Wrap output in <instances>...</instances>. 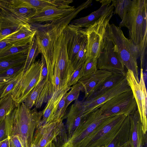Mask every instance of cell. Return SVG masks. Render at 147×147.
<instances>
[{"label": "cell", "instance_id": "1", "mask_svg": "<svg viewBox=\"0 0 147 147\" xmlns=\"http://www.w3.org/2000/svg\"><path fill=\"white\" fill-rule=\"evenodd\" d=\"M92 1L82 3L69 15L45 24H29L35 30V37L40 53L44 58L47 65L51 64L54 48L57 38L72 19L83 10L90 7Z\"/></svg>", "mask_w": 147, "mask_h": 147}, {"label": "cell", "instance_id": "2", "mask_svg": "<svg viewBox=\"0 0 147 147\" xmlns=\"http://www.w3.org/2000/svg\"><path fill=\"white\" fill-rule=\"evenodd\" d=\"M42 112L30 109L23 102L7 115L8 136H17L22 147H32L34 131L40 125Z\"/></svg>", "mask_w": 147, "mask_h": 147}, {"label": "cell", "instance_id": "3", "mask_svg": "<svg viewBox=\"0 0 147 147\" xmlns=\"http://www.w3.org/2000/svg\"><path fill=\"white\" fill-rule=\"evenodd\" d=\"M124 27L128 29L129 39L138 49L141 68L143 69L147 54L146 0H132Z\"/></svg>", "mask_w": 147, "mask_h": 147}, {"label": "cell", "instance_id": "4", "mask_svg": "<svg viewBox=\"0 0 147 147\" xmlns=\"http://www.w3.org/2000/svg\"><path fill=\"white\" fill-rule=\"evenodd\" d=\"M108 37L112 41L114 51L127 70L132 71L139 82L137 59L139 53L137 47L125 36L121 28L113 24L109 25Z\"/></svg>", "mask_w": 147, "mask_h": 147}, {"label": "cell", "instance_id": "5", "mask_svg": "<svg viewBox=\"0 0 147 147\" xmlns=\"http://www.w3.org/2000/svg\"><path fill=\"white\" fill-rule=\"evenodd\" d=\"M114 7L110 6L101 17L89 27L84 28L87 40V59H97L107 42L109 22L113 13Z\"/></svg>", "mask_w": 147, "mask_h": 147}, {"label": "cell", "instance_id": "6", "mask_svg": "<svg viewBox=\"0 0 147 147\" xmlns=\"http://www.w3.org/2000/svg\"><path fill=\"white\" fill-rule=\"evenodd\" d=\"M127 115L108 117L80 144L78 147H99L108 145L119 130Z\"/></svg>", "mask_w": 147, "mask_h": 147}, {"label": "cell", "instance_id": "7", "mask_svg": "<svg viewBox=\"0 0 147 147\" xmlns=\"http://www.w3.org/2000/svg\"><path fill=\"white\" fill-rule=\"evenodd\" d=\"M98 108L106 117L119 115H129L138 109L131 90L116 96L100 105Z\"/></svg>", "mask_w": 147, "mask_h": 147}, {"label": "cell", "instance_id": "8", "mask_svg": "<svg viewBox=\"0 0 147 147\" xmlns=\"http://www.w3.org/2000/svg\"><path fill=\"white\" fill-rule=\"evenodd\" d=\"M61 119L36 129L33 137L32 147H45L49 142L55 141L58 144L67 137L65 125Z\"/></svg>", "mask_w": 147, "mask_h": 147}, {"label": "cell", "instance_id": "9", "mask_svg": "<svg viewBox=\"0 0 147 147\" xmlns=\"http://www.w3.org/2000/svg\"><path fill=\"white\" fill-rule=\"evenodd\" d=\"M52 64L57 69L61 79L67 83L74 70L68 56L65 29L55 42L53 50Z\"/></svg>", "mask_w": 147, "mask_h": 147}, {"label": "cell", "instance_id": "10", "mask_svg": "<svg viewBox=\"0 0 147 147\" xmlns=\"http://www.w3.org/2000/svg\"><path fill=\"white\" fill-rule=\"evenodd\" d=\"M126 78L136 102L144 133L146 134L147 129V94L143 69H140V80L139 82L136 80L132 71L130 70H127Z\"/></svg>", "mask_w": 147, "mask_h": 147}, {"label": "cell", "instance_id": "11", "mask_svg": "<svg viewBox=\"0 0 147 147\" xmlns=\"http://www.w3.org/2000/svg\"><path fill=\"white\" fill-rule=\"evenodd\" d=\"M41 66L40 60L33 63L13 89L11 96L17 104L23 102L36 85L40 77Z\"/></svg>", "mask_w": 147, "mask_h": 147}, {"label": "cell", "instance_id": "12", "mask_svg": "<svg viewBox=\"0 0 147 147\" xmlns=\"http://www.w3.org/2000/svg\"><path fill=\"white\" fill-rule=\"evenodd\" d=\"M109 117L103 115L99 108L88 114L82 124L60 147H78L81 142Z\"/></svg>", "mask_w": 147, "mask_h": 147}, {"label": "cell", "instance_id": "13", "mask_svg": "<svg viewBox=\"0 0 147 147\" xmlns=\"http://www.w3.org/2000/svg\"><path fill=\"white\" fill-rule=\"evenodd\" d=\"M97 69L126 76L125 67L114 51L113 43L109 37L105 47L97 59Z\"/></svg>", "mask_w": 147, "mask_h": 147}, {"label": "cell", "instance_id": "14", "mask_svg": "<svg viewBox=\"0 0 147 147\" xmlns=\"http://www.w3.org/2000/svg\"><path fill=\"white\" fill-rule=\"evenodd\" d=\"M130 90L131 89L125 78L118 84L99 96L82 101L84 115L86 117L102 104L120 94Z\"/></svg>", "mask_w": 147, "mask_h": 147}, {"label": "cell", "instance_id": "15", "mask_svg": "<svg viewBox=\"0 0 147 147\" xmlns=\"http://www.w3.org/2000/svg\"><path fill=\"white\" fill-rule=\"evenodd\" d=\"M0 7L25 24L28 23L37 12L35 9L26 5L20 0H0Z\"/></svg>", "mask_w": 147, "mask_h": 147}, {"label": "cell", "instance_id": "16", "mask_svg": "<svg viewBox=\"0 0 147 147\" xmlns=\"http://www.w3.org/2000/svg\"><path fill=\"white\" fill-rule=\"evenodd\" d=\"M86 117L83 114L82 101H80L78 99L75 100L64 117L66 119L65 127L68 139L82 124Z\"/></svg>", "mask_w": 147, "mask_h": 147}, {"label": "cell", "instance_id": "17", "mask_svg": "<svg viewBox=\"0 0 147 147\" xmlns=\"http://www.w3.org/2000/svg\"><path fill=\"white\" fill-rule=\"evenodd\" d=\"M74 6L49 7L36 12L29 20L28 23H39L51 22L65 17L75 9Z\"/></svg>", "mask_w": 147, "mask_h": 147}, {"label": "cell", "instance_id": "18", "mask_svg": "<svg viewBox=\"0 0 147 147\" xmlns=\"http://www.w3.org/2000/svg\"><path fill=\"white\" fill-rule=\"evenodd\" d=\"M65 30L67 53L69 59L71 63L79 51L86 34L84 28H76L69 24Z\"/></svg>", "mask_w": 147, "mask_h": 147}, {"label": "cell", "instance_id": "19", "mask_svg": "<svg viewBox=\"0 0 147 147\" xmlns=\"http://www.w3.org/2000/svg\"><path fill=\"white\" fill-rule=\"evenodd\" d=\"M130 128L129 142L130 147H143L146 144V134L144 133L138 109L129 115Z\"/></svg>", "mask_w": 147, "mask_h": 147}, {"label": "cell", "instance_id": "20", "mask_svg": "<svg viewBox=\"0 0 147 147\" xmlns=\"http://www.w3.org/2000/svg\"><path fill=\"white\" fill-rule=\"evenodd\" d=\"M36 33L35 30L29 24H24L16 31L7 36L3 40L13 46H25L29 44L32 41Z\"/></svg>", "mask_w": 147, "mask_h": 147}, {"label": "cell", "instance_id": "21", "mask_svg": "<svg viewBox=\"0 0 147 147\" xmlns=\"http://www.w3.org/2000/svg\"><path fill=\"white\" fill-rule=\"evenodd\" d=\"M71 87H68L66 84L54 92L42 111V117L39 126L51 122L59 102L63 96L70 89Z\"/></svg>", "mask_w": 147, "mask_h": 147}, {"label": "cell", "instance_id": "22", "mask_svg": "<svg viewBox=\"0 0 147 147\" xmlns=\"http://www.w3.org/2000/svg\"><path fill=\"white\" fill-rule=\"evenodd\" d=\"M113 73L107 70L98 69L95 73L82 77L78 82L83 87L86 98L92 91L104 80Z\"/></svg>", "mask_w": 147, "mask_h": 147}, {"label": "cell", "instance_id": "23", "mask_svg": "<svg viewBox=\"0 0 147 147\" xmlns=\"http://www.w3.org/2000/svg\"><path fill=\"white\" fill-rule=\"evenodd\" d=\"M126 76L118 73H113L96 87L85 100H89L100 95L122 81Z\"/></svg>", "mask_w": 147, "mask_h": 147}, {"label": "cell", "instance_id": "24", "mask_svg": "<svg viewBox=\"0 0 147 147\" xmlns=\"http://www.w3.org/2000/svg\"><path fill=\"white\" fill-rule=\"evenodd\" d=\"M111 4L101 5L100 7L88 15L74 20L69 24L78 28H86L100 18L107 11Z\"/></svg>", "mask_w": 147, "mask_h": 147}, {"label": "cell", "instance_id": "25", "mask_svg": "<svg viewBox=\"0 0 147 147\" xmlns=\"http://www.w3.org/2000/svg\"><path fill=\"white\" fill-rule=\"evenodd\" d=\"M25 5L35 9L37 12L49 7L68 6L72 0H21Z\"/></svg>", "mask_w": 147, "mask_h": 147}, {"label": "cell", "instance_id": "26", "mask_svg": "<svg viewBox=\"0 0 147 147\" xmlns=\"http://www.w3.org/2000/svg\"><path fill=\"white\" fill-rule=\"evenodd\" d=\"M130 128L129 115L126 116L119 131L107 147H119L129 142Z\"/></svg>", "mask_w": 147, "mask_h": 147}, {"label": "cell", "instance_id": "27", "mask_svg": "<svg viewBox=\"0 0 147 147\" xmlns=\"http://www.w3.org/2000/svg\"><path fill=\"white\" fill-rule=\"evenodd\" d=\"M24 24L10 17L0 16V42Z\"/></svg>", "mask_w": 147, "mask_h": 147}, {"label": "cell", "instance_id": "28", "mask_svg": "<svg viewBox=\"0 0 147 147\" xmlns=\"http://www.w3.org/2000/svg\"><path fill=\"white\" fill-rule=\"evenodd\" d=\"M111 3L112 5L115 8L113 13L118 15L121 20L118 26L121 28L122 27H124L132 0H112Z\"/></svg>", "mask_w": 147, "mask_h": 147}, {"label": "cell", "instance_id": "29", "mask_svg": "<svg viewBox=\"0 0 147 147\" xmlns=\"http://www.w3.org/2000/svg\"><path fill=\"white\" fill-rule=\"evenodd\" d=\"M40 53L36 40L35 37L29 44L26 59L22 70L24 74L34 62L36 57Z\"/></svg>", "mask_w": 147, "mask_h": 147}, {"label": "cell", "instance_id": "30", "mask_svg": "<svg viewBox=\"0 0 147 147\" xmlns=\"http://www.w3.org/2000/svg\"><path fill=\"white\" fill-rule=\"evenodd\" d=\"M28 53L0 60V72L25 63Z\"/></svg>", "mask_w": 147, "mask_h": 147}, {"label": "cell", "instance_id": "31", "mask_svg": "<svg viewBox=\"0 0 147 147\" xmlns=\"http://www.w3.org/2000/svg\"><path fill=\"white\" fill-rule=\"evenodd\" d=\"M29 47V44L20 47L11 45L0 52V60L27 53Z\"/></svg>", "mask_w": 147, "mask_h": 147}, {"label": "cell", "instance_id": "32", "mask_svg": "<svg viewBox=\"0 0 147 147\" xmlns=\"http://www.w3.org/2000/svg\"><path fill=\"white\" fill-rule=\"evenodd\" d=\"M87 40L86 35L79 51L71 62L74 70L83 65L87 59Z\"/></svg>", "mask_w": 147, "mask_h": 147}, {"label": "cell", "instance_id": "33", "mask_svg": "<svg viewBox=\"0 0 147 147\" xmlns=\"http://www.w3.org/2000/svg\"><path fill=\"white\" fill-rule=\"evenodd\" d=\"M70 89V91L67 92L65 95L64 109L65 111L70 103L73 100L78 99L80 92H84L83 86L78 82L71 87Z\"/></svg>", "mask_w": 147, "mask_h": 147}, {"label": "cell", "instance_id": "34", "mask_svg": "<svg viewBox=\"0 0 147 147\" xmlns=\"http://www.w3.org/2000/svg\"><path fill=\"white\" fill-rule=\"evenodd\" d=\"M44 81L36 83L27 96L23 102H24L27 107L31 109L35 105L36 101L39 95L40 91L43 84Z\"/></svg>", "mask_w": 147, "mask_h": 147}, {"label": "cell", "instance_id": "35", "mask_svg": "<svg viewBox=\"0 0 147 147\" xmlns=\"http://www.w3.org/2000/svg\"><path fill=\"white\" fill-rule=\"evenodd\" d=\"M97 70V59L88 57L83 65V77L93 74Z\"/></svg>", "mask_w": 147, "mask_h": 147}, {"label": "cell", "instance_id": "36", "mask_svg": "<svg viewBox=\"0 0 147 147\" xmlns=\"http://www.w3.org/2000/svg\"><path fill=\"white\" fill-rule=\"evenodd\" d=\"M22 70L17 74L6 86L1 94V98L5 97L11 93L14 88L22 77L24 74Z\"/></svg>", "mask_w": 147, "mask_h": 147}, {"label": "cell", "instance_id": "37", "mask_svg": "<svg viewBox=\"0 0 147 147\" xmlns=\"http://www.w3.org/2000/svg\"><path fill=\"white\" fill-rule=\"evenodd\" d=\"M83 65L74 70L70 75L66 84L68 87H71L76 84L83 77Z\"/></svg>", "mask_w": 147, "mask_h": 147}, {"label": "cell", "instance_id": "38", "mask_svg": "<svg viewBox=\"0 0 147 147\" xmlns=\"http://www.w3.org/2000/svg\"><path fill=\"white\" fill-rule=\"evenodd\" d=\"M25 63L16 65L0 72V78L13 76L23 70Z\"/></svg>", "mask_w": 147, "mask_h": 147}, {"label": "cell", "instance_id": "39", "mask_svg": "<svg viewBox=\"0 0 147 147\" xmlns=\"http://www.w3.org/2000/svg\"><path fill=\"white\" fill-rule=\"evenodd\" d=\"M8 137L6 115L0 122V142Z\"/></svg>", "mask_w": 147, "mask_h": 147}, {"label": "cell", "instance_id": "40", "mask_svg": "<svg viewBox=\"0 0 147 147\" xmlns=\"http://www.w3.org/2000/svg\"><path fill=\"white\" fill-rule=\"evenodd\" d=\"M40 61L41 65V71L40 77L37 83L45 80L48 74L47 64L44 57L42 55H41Z\"/></svg>", "mask_w": 147, "mask_h": 147}, {"label": "cell", "instance_id": "41", "mask_svg": "<svg viewBox=\"0 0 147 147\" xmlns=\"http://www.w3.org/2000/svg\"><path fill=\"white\" fill-rule=\"evenodd\" d=\"M9 147H22L21 143L17 136H8Z\"/></svg>", "mask_w": 147, "mask_h": 147}, {"label": "cell", "instance_id": "42", "mask_svg": "<svg viewBox=\"0 0 147 147\" xmlns=\"http://www.w3.org/2000/svg\"><path fill=\"white\" fill-rule=\"evenodd\" d=\"M16 75L12 77L0 78V88L3 87L7 85Z\"/></svg>", "mask_w": 147, "mask_h": 147}, {"label": "cell", "instance_id": "43", "mask_svg": "<svg viewBox=\"0 0 147 147\" xmlns=\"http://www.w3.org/2000/svg\"><path fill=\"white\" fill-rule=\"evenodd\" d=\"M12 45L8 43L4 40L0 42V52L3 50L5 48Z\"/></svg>", "mask_w": 147, "mask_h": 147}, {"label": "cell", "instance_id": "44", "mask_svg": "<svg viewBox=\"0 0 147 147\" xmlns=\"http://www.w3.org/2000/svg\"><path fill=\"white\" fill-rule=\"evenodd\" d=\"M0 147H9V137L0 142Z\"/></svg>", "mask_w": 147, "mask_h": 147}, {"label": "cell", "instance_id": "45", "mask_svg": "<svg viewBox=\"0 0 147 147\" xmlns=\"http://www.w3.org/2000/svg\"><path fill=\"white\" fill-rule=\"evenodd\" d=\"M96 1H99L101 3V5H103L110 4L112 2V0H100Z\"/></svg>", "mask_w": 147, "mask_h": 147}, {"label": "cell", "instance_id": "46", "mask_svg": "<svg viewBox=\"0 0 147 147\" xmlns=\"http://www.w3.org/2000/svg\"><path fill=\"white\" fill-rule=\"evenodd\" d=\"M45 147H56L53 142L51 141L47 144Z\"/></svg>", "mask_w": 147, "mask_h": 147}, {"label": "cell", "instance_id": "47", "mask_svg": "<svg viewBox=\"0 0 147 147\" xmlns=\"http://www.w3.org/2000/svg\"><path fill=\"white\" fill-rule=\"evenodd\" d=\"M5 86L3 87L0 88V99H1V97L2 93H3L5 88L6 87V86Z\"/></svg>", "mask_w": 147, "mask_h": 147}, {"label": "cell", "instance_id": "48", "mask_svg": "<svg viewBox=\"0 0 147 147\" xmlns=\"http://www.w3.org/2000/svg\"><path fill=\"white\" fill-rule=\"evenodd\" d=\"M130 147V145H129V142H128L119 147Z\"/></svg>", "mask_w": 147, "mask_h": 147}, {"label": "cell", "instance_id": "49", "mask_svg": "<svg viewBox=\"0 0 147 147\" xmlns=\"http://www.w3.org/2000/svg\"><path fill=\"white\" fill-rule=\"evenodd\" d=\"M107 146H102L99 147H107Z\"/></svg>", "mask_w": 147, "mask_h": 147}, {"label": "cell", "instance_id": "50", "mask_svg": "<svg viewBox=\"0 0 147 147\" xmlns=\"http://www.w3.org/2000/svg\"><path fill=\"white\" fill-rule=\"evenodd\" d=\"M1 8H0V13L1 12Z\"/></svg>", "mask_w": 147, "mask_h": 147}, {"label": "cell", "instance_id": "51", "mask_svg": "<svg viewBox=\"0 0 147 147\" xmlns=\"http://www.w3.org/2000/svg\"><path fill=\"white\" fill-rule=\"evenodd\" d=\"M129 147H130V146Z\"/></svg>", "mask_w": 147, "mask_h": 147}]
</instances>
